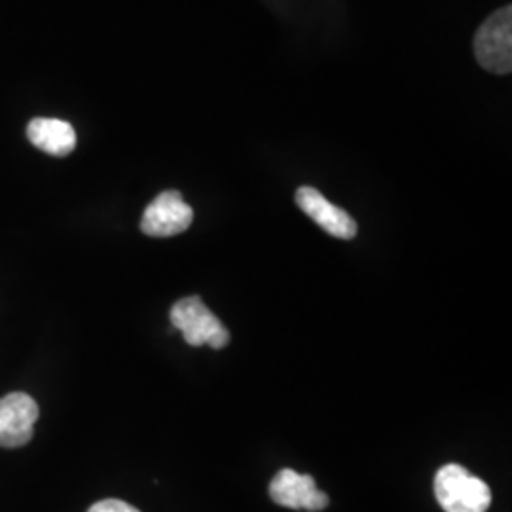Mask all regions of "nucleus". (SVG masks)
Here are the masks:
<instances>
[{"mask_svg": "<svg viewBox=\"0 0 512 512\" xmlns=\"http://www.w3.org/2000/svg\"><path fill=\"white\" fill-rule=\"evenodd\" d=\"M29 141L46 154L69 156L76 148V131L65 120L35 118L27 126Z\"/></svg>", "mask_w": 512, "mask_h": 512, "instance_id": "nucleus-8", "label": "nucleus"}, {"mask_svg": "<svg viewBox=\"0 0 512 512\" xmlns=\"http://www.w3.org/2000/svg\"><path fill=\"white\" fill-rule=\"evenodd\" d=\"M194 220V211L175 190L162 192L145 209L141 230L152 238H171L183 234Z\"/></svg>", "mask_w": 512, "mask_h": 512, "instance_id": "nucleus-4", "label": "nucleus"}, {"mask_svg": "<svg viewBox=\"0 0 512 512\" xmlns=\"http://www.w3.org/2000/svg\"><path fill=\"white\" fill-rule=\"evenodd\" d=\"M296 205L315 220L330 236L340 239H353L357 236V222L348 213L332 203L315 188L300 186L296 190Z\"/></svg>", "mask_w": 512, "mask_h": 512, "instance_id": "nucleus-7", "label": "nucleus"}, {"mask_svg": "<svg viewBox=\"0 0 512 512\" xmlns=\"http://www.w3.org/2000/svg\"><path fill=\"white\" fill-rule=\"evenodd\" d=\"M476 61L494 74L512 71V8L505 6L486 19L475 37Z\"/></svg>", "mask_w": 512, "mask_h": 512, "instance_id": "nucleus-3", "label": "nucleus"}, {"mask_svg": "<svg viewBox=\"0 0 512 512\" xmlns=\"http://www.w3.org/2000/svg\"><path fill=\"white\" fill-rule=\"evenodd\" d=\"M171 325L183 332L188 346H211L222 349L230 342V332L220 323L219 317L203 304L200 296H188L179 300L169 311Z\"/></svg>", "mask_w": 512, "mask_h": 512, "instance_id": "nucleus-2", "label": "nucleus"}, {"mask_svg": "<svg viewBox=\"0 0 512 512\" xmlns=\"http://www.w3.org/2000/svg\"><path fill=\"white\" fill-rule=\"evenodd\" d=\"M270 495L277 505L287 509L317 512L329 507V497L317 488L313 476L298 475L293 469H283L274 476Z\"/></svg>", "mask_w": 512, "mask_h": 512, "instance_id": "nucleus-6", "label": "nucleus"}, {"mask_svg": "<svg viewBox=\"0 0 512 512\" xmlns=\"http://www.w3.org/2000/svg\"><path fill=\"white\" fill-rule=\"evenodd\" d=\"M88 512H141L137 511L133 505H129L126 501H120V499H105V501H99L90 507Z\"/></svg>", "mask_w": 512, "mask_h": 512, "instance_id": "nucleus-9", "label": "nucleus"}, {"mask_svg": "<svg viewBox=\"0 0 512 512\" xmlns=\"http://www.w3.org/2000/svg\"><path fill=\"white\" fill-rule=\"evenodd\" d=\"M38 404L27 393H10L0 399V446L19 448L33 439Z\"/></svg>", "mask_w": 512, "mask_h": 512, "instance_id": "nucleus-5", "label": "nucleus"}, {"mask_svg": "<svg viewBox=\"0 0 512 512\" xmlns=\"http://www.w3.org/2000/svg\"><path fill=\"white\" fill-rule=\"evenodd\" d=\"M435 495L446 512H486L492 503L490 486L456 463L435 476Z\"/></svg>", "mask_w": 512, "mask_h": 512, "instance_id": "nucleus-1", "label": "nucleus"}]
</instances>
